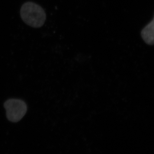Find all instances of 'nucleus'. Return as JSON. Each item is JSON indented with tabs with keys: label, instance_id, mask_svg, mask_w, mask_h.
Returning a JSON list of instances; mask_svg holds the SVG:
<instances>
[{
	"label": "nucleus",
	"instance_id": "obj_3",
	"mask_svg": "<svg viewBox=\"0 0 154 154\" xmlns=\"http://www.w3.org/2000/svg\"><path fill=\"white\" fill-rule=\"evenodd\" d=\"M141 37L144 42L148 45L154 44V18L144 27L141 32Z\"/></svg>",
	"mask_w": 154,
	"mask_h": 154
},
{
	"label": "nucleus",
	"instance_id": "obj_2",
	"mask_svg": "<svg viewBox=\"0 0 154 154\" xmlns=\"http://www.w3.org/2000/svg\"><path fill=\"white\" fill-rule=\"evenodd\" d=\"M4 107L6 111L7 118L11 122L20 121L27 111L26 103L20 99H9L5 102Z\"/></svg>",
	"mask_w": 154,
	"mask_h": 154
},
{
	"label": "nucleus",
	"instance_id": "obj_1",
	"mask_svg": "<svg viewBox=\"0 0 154 154\" xmlns=\"http://www.w3.org/2000/svg\"><path fill=\"white\" fill-rule=\"evenodd\" d=\"M20 14L23 22L33 28L42 27L46 20V14L44 9L32 2H28L23 5Z\"/></svg>",
	"mask_w": 154,
	"mask_h": 154
}]
</instances>
